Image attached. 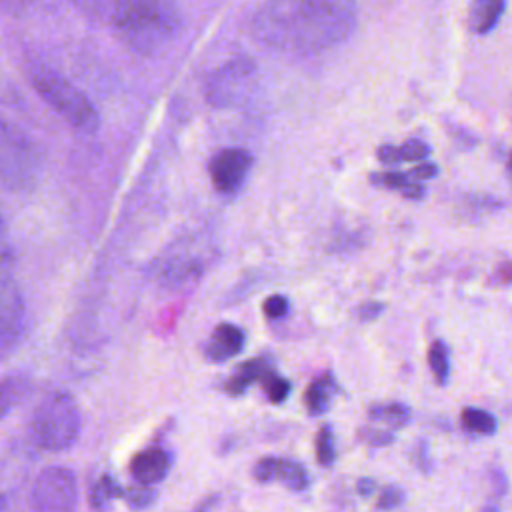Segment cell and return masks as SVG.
Here are the masks:
<instances>
[{
    "instance_id": "obj_23",
    "label": "cell",
    "mask_w": 512,
    "mask_h": 512,
    "mask_svg": "<svg viewBox=\"0 0 512 512\" xmlns=\"http://www.w3.org/2000/svg\"><path fill=\"white\" fill-rule=\"evenodd\" d=\"M262 390L266 394V398L274 404H280L282 400H286V396L290 394V382L286 378H282L280 374L270 372L264 380H262Z\"/></svg>"
},
{
    "instance_id": "obj_18",
    "label": "cell",
    "mask_w": 512,
    "mask_h": 512,
    "mask_svg": "<svg viewBox=\"0 0 512 512\" xmlns=\"http://www.w3.org/2000/svg\"><path fill=\"white\" fill-rule=\"evenodd\" d=\"M276 480H280L286 488L300 492L304 488H308V472L304 466H300L294 460H286V458H278V466H276Z\"/></svg>"
},
{
    "instance_id": "obj_24",
    "label": "cell",
    "mask_w": 512,
    "mask_h": 512,
    "mask_svg": "<svg viewBox=\"0 0 512 512\" xmlns=\"http://www.w3.org/2000/svg\"><path fill=\"white\" fill-rule=\"evenodd\" d=\"M124 500L130 508L134 510H144L148 508L154 500H156V490L152 486H144V484H136L132 488H128L124 492Z\"/></svg>"
},
{
    "instance_id": "obj_38",
    "label": "cell",
    "mask_w": 512,
    "mask_h": 512,
    "mask_svg": "<svg viewBox=\"0 0 512 512\" xmlns=\"http://www.w3.org/2000/svg\"><path fill=\"white\" fill-rule=\"evenodd\" d=\"M508 172H510V176H512V158L508 160Z\"/></svg>"
},
{
    "instance_id": "obj_8",
    "label": "cell",
    "mask_w": 512,
    "mask_h": 512,
    "mask_svg": "<svg viewBox=\"0 0 512 512\" xmlns=\"http://www.w3.org/2000/svg\"><path fill=\"white\" fill-rule=\"evenodd\" d=\"M252 162V154L244 148H224L218 154H214L208 168L214 188L222 196H232L240 192L250 174Z\"/></svg>"
},
{
    "instance_id": "obj_25",
    "label": "cell",
    "mask_w": 512,
    "mask_h": 512,
    "mask_svg": "<svg viewBox=\"0 0 512 512\" xmlns=\"http://www.w3.org/2000/svg\"><path fill=\"white\" fill-rule=\"evenodd\" d=\"M396 148H398L400 162H418L430 154V146L420 138H410L402 146H396Z\"/></svg>"
},
{
    "instance_id": "obj_35",
    "label": "cell",
    "mask_w": 512,
    "mask_h": 512,
    "mask_svg": "<svg viewBox=\"0 0 512 512\" xmlns=\"http://www.w3.org/2000/svg\"><path fill=\"white\" fill-rule=\"evenodd\" d=\"M496 278H498L500 282H512V262H510V264L500 266V270H498Z\"/></svg>"
},
{
    "instance_id": "obj_16",
    "label": "cell",
    "mask_w": 512,
    "mask_h": 512,
    "mask_svg": "<svg viewBox=\"0 0 512 512\" xmlns=\"http://www.w3.org/2000/svg\"><path fill=\"white\" fill-rule=\"evenodd\" d=\"M334 390V380L330 374L314 380L304 392V404L312 416H320L330 406V394Z\"/></svg>"
},
{
    "instance_id": "obj_12",
    "label": "cell",
    "mask_w": 512,
    "mask_h": 512,
    "mask_svg": "<svg viewBox=\"0 0 512 512\" xmlns=\"http://www.w3.org/2000/svg\"><path fill=\"white\" fill-rule=\"evenodd\" d=\"M270 372H274V366H272V360L266 358V356H260V358H250L246 362H242L236 372L224 382V390L230 394V396H240L246 392V388L258 380L262 382Z\"/></svg>"
},
{
    "instance_id": "obj_19",
    "label": "cell",
    "mask_w": 512,
    "mask_h": 512,
    "mask_svg": "<svg viewBox=\"0 0 512 512\" xmlns=\"http://www.w3.org/2000/svg\"><path fill=\"white\" fill-rule=\"evenodd\" d=\"M428 364L440 386L450 378V350L442 340H434L428 348Z\"/></svg>"
},
{
    "instance_id": "obj_13",
    "label": "cell",
    "mask_w": 512,
    "mask_h": 512,
    "mask_svg": "<svg viewBox=\"0 0 512 512\" xmlns=\"http://www.w3.org/2000/svg\"><path fill=\"white\" fill-rule=\"evenodd\" d=\"M506 10V0H474L470 6L468 24L476 34H488Z\"/></svg>"
},
{
    "instance_id": "obj_27",
    "label": "cell",
    "mask_w": 512,
    "mask_h": 512,
    "mask_svg": "<svg viewBox=\"0 0 512 512\" xmlns=\"http://www.w3.org/2000/svg\"><path fill=\"white\" fill-rule=\"evenodd\" d=\"M358 436L368 446H386V444L394 442V432H390L386 428H360Z\"/></svg>"
},
{
    "instance_id": "obj_29",
    "label": "cell",
    "mask_w": 512,
    "mask_h": 512,
    "mask_svg": "<svg viewBox=\"0 0 512 512\" xmlns=\"http://www.w3.org/2000/svg\"><path fill=\"white\" fill-rule=\"evenodd\" d=\"M276 466H278V458H274V456L260 458L254 464V478L258 482H272V480H276Z\"/></svg>"
},
{
    "instance_id": "obj_14",
    "label": "cell",
    "mask_w": 512,
    "mask_h": 512,
    "mask_svg": "<svg viewBox=\"0 0 512 512\" xmlns=\"http://www.w3.org/2000/svg\"><path fill=\"white\" fill-rule=\"evenodd\" d=\"M372 182L378 186L390 188V190H398L406 198H412V200H418L424 196V186L416 178H412V174H404L398 170H386L380 174H372Z\"/></svg>"
},
{
    "instance_id": "obj_33",
    "label": "cell",
    "mask_w": 512,
    "mask_h": 512,
    "mask_svg": "<svg viewBox=\"0 0 512 512\" xmlns=\"http://www.w3.org/2000/svg\"><path fill=\"white\" fill-rule=\"evenodd\" d=\"M356 490L360 496H370L374 492V480L372 478H360L358 484H356Z\"/></svg>"
},
{
    "instance_id": "obj_36",
    "label": "cell",
    "mask_w": 512,
    "mask_h": 512,
    "mask_svg": "<svg viewBox=\"0 0 512 512\" xmlns=\"http://www.w3.org/2000/svg\"><path fill=\"white\" fill-rule=\"evenodd\" d=\"M494 484H496V492L498 494H504V490H506V478H504V474L502 472H494Z\"/></svg>"
},
{
    "instance_id": "obj_21",
    "label": "cell",
    "mask_w": 512,
    "mask_h": 512,
    "mask_svg": "<svg viewBox=\"0 0 512 512\" xmlns=\"http://www.w3.org/2000/svg\"><path fill=\"white\" fill-rule=\"evenodd\" d=\"M336 458V448H334V434L332 428L328 424L320 426L318 434H316V460L322 466H332Z\"/></svg>"
},
{
    "instance_id": "obj_10",
    "label": "cell",
    "mask_w": 512,
    "mask_h": 512,
    "mask_svg": "<svg viewBox=\"0 0 512 512\" xmlns=\"http://www.w3.org/2000/svg\"><path fill=\"white\" fill-rule=\"evenodd\" d=\"M170 464H172L170 452H166L164 448L152 446V448H146V450H140L138 454H134L128 464V470L138 484L152 486L166 478Z\"/></svg>"
},
{
    "instance_id": "obj_32",
    "label": "cell",
    "mask_w": 512,
    "mask_h": 512,
    "mask_svg": "<svg viewBox=\"0 0 512 512\" xmlns=\"http://www.w3.org/2000/svg\"><path fill=\"white\" fill-rule=\"evenodd\" d=\"M412 178H416L418 182L422 180H428V178H434L438 174V166L432 164V162H424V164H418L416 168H412Z\"/></svg>"
},
{
    "instance_id": "obj_34",
    "label": "cell",
    "mask_w": 512,
    "mask_h": 512,
    "mask_svg": "<svg viewBox=\"0 0 512 512\" xmlns=\"http://www.w3.org/2000/svg\"><path fill=\"white\" fill-rule=\"evenodd\" d=\"M218 502V496L216 494H210L208 498H204L192 512H210L214 508V504Z\"/></svg>"
},
{
    "instance_id": "obj_20",
    "label": "cell",
    "mask_w": 512,
    "mask_h": 512,
    "mask_svg": "<svg viewBox=\"0 0 512 512\" xmlns=\"http://www.w3.org/2000/svg\"><path fill=\"white\" fill-rule=\"evenodd\" d=\"M460 418H462L464 428L474 432V434L488 436V434H494L496 426H498L496 418L490 412L482 410V408H464Z\"/></svg>"
},
{
    "instance_id": "obj_28",
    "label": "cell",
    "mask_w": 512,
    "mask_h": 512,
    "mask_svg": "<svg viewBox=\"0 0 512 512\" xmlns=\"http://www.w3.org/2000/svg\"><path fill=\"white\" fill-rule=\"evenodd\" d=\"M264 314L266 318L270 320H278V318H284L288 314V300L280 294H274V296H268L264 300Z\"/></svg>"
},
{
    "instance_id": "obj_2",
    "label": "cell",
    "mask_w": 512,
    "mask_h": 512,
    "mask_svg": "<svg viewBox=\"0 0 512 512\" xmlns=\"http://www.w3.org/2000/svg\"><path fill=\"white\" fill-rule=\"evenodd\" d=\"M110 24L130 50L154 56L176 40L182 16L174 0H118Z\"/></svg>"
},
{
    "instance_id": "obj_3",
    "label": "cell",
    "mask_w": 512,
    "mask_h": 512,
    "mask_svg": "<svg viewBox=\"0 0 512 512\" xmlns=\"http://www.w3.org/2000/svg\"><path fill=\"white\" fill-rule=\"evenodd\" d=\"M28 80L36 94L74 130L92 134L100 126V116L94 104L64 76L44 64H32Z\"/></svg>"
},
{
    "instance_id": "obj_5",
    "label": "cell",
    "mask_w": 512,
    "mask_h": 512,
    "mask_svg": "<svg viewBox=\"0 0 512 512\" xmlns=\"http://www.w3.org/2000/svg\"><path fill=\"white\" fill-rule=\"evenodd\" d=\"M42 174V152L36 142L8 120L2 122V184L12 192L36 186Z\"/></svg>"
},
{
    "instance_id": "obj_31",
    "label": "cell",
    "mask_w": 512,
    "mask_h": 512,
    "mask_svg": "<svg viewBox=\"0 0 512 512\" xmlns=\"http://www.w3.org/2000/svg\"><path fill=\"white\" fill-rule=\"evenodd\" d=\"M414 462L420 470L428 472L430 470V456H428V446L424 440H420L416 446H414Z\"/></svg>"
},
{
    "instance_id": "obj_37",
    "label": "cell",
    "mask_w": 512,
    "mask_h": 512,
    "mask_svg": "<svg viewBox=\"0 0 512 512\" xmlns=\"http://www.w3.org/2000/svg\"><path fill=\"white\" fill-rule=\"evenodd\" d=\"M482 512H500V508L496 504H488L482 508Z\"/></svg>"
},
{
    "instance_id": "obj_30",
    "label": "cell",
    "mask_w": 512,
    "mask_h": 512,
    "mask_svg": "<svg viewBox=\"0 0 512 512\" xmlns=\"http://www.w3.org/2000/svg\"><path fill=\"white\" fill-rule=\"evenodd\" d=\"M382 312H384V304H382V302H364V304L358 308V318L364 320V322H368V320L378 318Z\"/></svg>"
},
{
    "instance_id": "obj_11",
    "label": "cell",
    "mask_w": 512,
    "mask_h": 512,
    "mask_svg": "<svg viewBox=\"0 0 512 512\" xmlns=\"http://www.w3.org/2000/svg\"><path fill=\"white\" fill-rule=\"evenodd\" d=\"M244 342H246V336H244L240 326L230 324V322H222L214 328L210 340L206 342L204 356L210 362H226L228 358L242 352Z\"/></svg>"
},
{
    "instance_id": "obj_7",
    "label": "cell",
    "mask_w": 512,
    "mask_h": 512,
    "mask_svg": "<svg viewBox=\"0 0 512 512\" xmlns=\"http://www.w3.org/2000/svg\"><path fill=\"white\" fill-rule=\"evenodd\" d=\"M38 512H76L78 482L70 468L48 466L40 470L32 486Z\"/></svg>"
},
{
    "instance_id": "obj_4",
    "label": "cell",
    "mask_w": 512,
    "mask_h": 512,
    "mask_svg": "<svg viewBox=\"0 0 512 512\" xmlns=\"http://www.w3.org/2000/svg\"><path fill=\"white\" fill-rule=\"evenodd\" d=\"M80 426V408L68 392L46 396L32 416V436L40 448L50 452L72 448L80 436Z\"/></svg>"
},
{
    "instance_id": "obj_1",
    "label": "cell",
    "mask_w": 512,
    "mask_h": 512,
    "mask_svg": "<svg viewBox=\"0 0 512 512\" xmlns=\"http://www.w3.org/2000/svg\"><path fill=\"white\" fill-rule=\"evenodd\" d=\"M356 24V0H264L252 32L286 54H318L344 42Z\"/></svg>"
},
{
    "instance_id": "obj_17",
    "label": "cell",
    "mask_w": 512,
    "mask_h": 512,
    "mask_svg": "<svg viewBox=\"0 0 512 512\" xmlns=\"http://www.w3.org/2000/svg\"><path fill=\"white\" fill-rule=\"evenodd\" d=\"M368 416L372 420H382L390 428H402L410 420V408L402 402H390V404H374L368 410Z\"/></svg>"
},
{
    "instance_id": "obj_6",
    "label": "cell",
    "mask_w": 512,
    "mask_h": 512,
    "mask_svg": "<svg viewBox=\"0 0 512 512\" xmlns=\"http://www.w3.org/2000/svg\"><path fill=\"white\" fill-rule=\"evenodd\" d=\"M254 86L256 64L248 58H232L208 76L204 94L214 108H230L244 102Z\"/></svg>"
},
{
    "instance_id": "obj_9",
    "label": "cell",
    "mask_w": 512,
    "mask_h": 512,
    "mask_svg": "<svg viewBox=\"0 0 512 512\" xmlns=\"http://www.w3.org/2000/svg\"><path fill=\"white\" fill-rule=\"evenodd\" d=\"M26 326V306L24 298L4 270L2 276V296H0V350L4 356L10 354L12 348L18 346Z\"/></svg>"
},
{
    "instance_id": "obj_26",
    "label": "cell",
    "mask_w": 512,
    "mask_h": 512,
    "mask_svg": "<svg viewBox=\"0 0 512 512\" xmlns=\"http://www.w3.org/2000/svg\"><path fill=\"white\" fill-rule=\"evenodd\" d=\"M402 502H404V490L400 486H396V484H388V486L382 488V492H380V496L376 500V506L380 510H394Z\"/></svg>"
},
{
    "instance_id": "obj_22",
    "label": "cell",
    "mask_w": 512,
    "mask_h": 512,
    "mask_svg": "<svg viewBox=\"0 0 512 512\" xmlns=\"http://www.w3.org/2000/svg\"><path fill=\"white\" fill-rule=\"evenodd\" d=\"M78 10L96 20H110L118 0H70Z\"/></svg>"
},
{
    "instance_id": "obj_15",
    "label": "cell",
    "mask_w": 512,
    "mask_h": 512,
    "mask_svg": "<svg viewBox=\"0 0 512 512\" xmlns=\"http://www.w3.org/2000/svg\"><path fill=\"white\" fill-rule=\"evenodd\" d=\"M30 390V380L24 374H8L0 382V412L8 416V412L18 406Z\"/></svg>"
}]
</instances>
